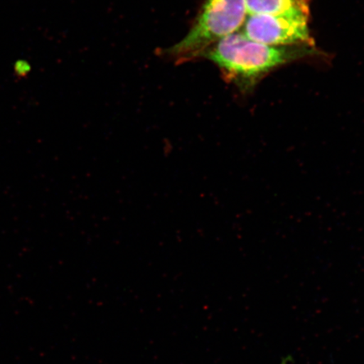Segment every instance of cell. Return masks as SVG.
<instances>
[{
  "mask_svg": "<svg viewBox=\"0 0 364 364\" xmlns=\"http://www.w3.org/2000/svg\"><path fill=\"white\" fill-rule=\"evenodd\" d=\"M247 16L245 0H206L189 33L166 54L178 63L203 58L218 41L240 31Z\"/></svg>",
  "mask_w": 364,
  "mask_h": 364,
  "instance_id": "7a4b0ae2",
  "label": "cell"
},
{
  "mask_svg": "<svg viewBox=\"0 0 364 364\" xmlns=\"http://www.w3.org/2000/svg\"><path fill=\"white\" fill-rule=\"evenodd\" d=\"M316 53L315 47L311 46H270L254 42L240 30L218 41L203 57L215 63L225 80L245 95L276 68Z\"/></svg>",
  "mask_w": 364,
  "mask_h": 364,
  "instance_id": "6da1fadb",
  "label": "cell"
},
{
  "mask_svg": "<svg viewBox=\"0 0 364 364\" xmlns=\"http://www.w3.org/2000/svg\"><path fill=\"white\" fill-rule=\"evenodd\" d=\"M31 71L30 63L26 60H19L14 65V74L19 79L26 78Z\"/></svg>",
  "mask_w": 364,
  "mask_h": 364,
  "instance_id": "5b68a950",
  "label": "cell"
},
{
  "mask_svg": "<svg viewBox=\"0 0 364 364\" xmlns=\"http://www.w3.org/2000/svg\"><path fill=\"white\" fill-rule=\"evenodd\" d=\"M248 15L309 17L311 0H245Z\"/></svg>",
  "mask_w": 364,
  "mask_h": 364,
  "instance_id": "277c9868",
  "label": "cell"
},
{
  "mask_svg": "<svg viewBox=\"0 0 364 364\" xmlns=\"http://www.w3.org/2000/svg\"><path fill=\"white\" fill-rule=\"evenodd\" d=\"M309 18L304 16L248 15L240 31L250 40L262 44L315 47V41L309 29Z\"/></svg>",
  "mask_w": 364,
  "mask_h": 364,
  "instance_id": "3957f363",
  "label": "cell"
}]
</instances>
